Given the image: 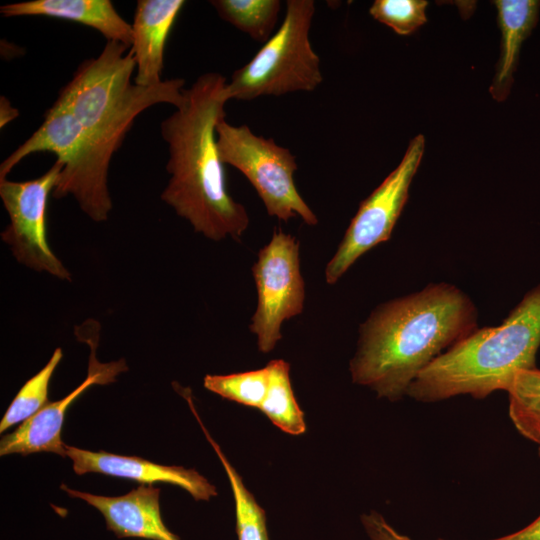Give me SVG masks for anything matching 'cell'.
<instances>
[{
    "label": "cell",
    "instance_id": "cell-1",
    "mask_svg": "<svg viewBox=\"0 0 540 540\" xmlns=\"http://www.w3.org/2000/svg\"><path fill=\"white\" fill-rule=\"evenodd\" d=\"M477 328L475 304L450 283L383 302L359 326L352 381L398 401L429 364Z\"/></svg>",
    "mask_w": 540,
    "mask_h": 540
},
{
    "label": "cell",
    "instance_id": "cell-2",
    "mask_svg": "<svg viewBox=\"0 0 540 540\" xmlns=\"http://www.w3.org/2000/svg\"><path fill=\"white\" fill-rule=\"evenodd\" d=\"M227 79L215 72L200 75L184 89L183 101L161 123L168 144L170 175L161 199L198 233L220 241L239 240L249 226L246 208L227 191L216 126L225 118Z\"/></svg>",
    "mask_w": 540,
    "mask_h": 540
},
{
    "label": "cell",
    "instance_id": "cell-3",
    "mask_svg": "<svg viewBox=\"0 0 540 540\" xmlns=\"http://www.w3.org/2000/svg\"><path fill=\"white\" fill-rule=\"evenodd\" d=\"M540 347V285L498 326L477 328L429 364L406 396L434 403L460 395L484 399L508 391L516 375L536 367Z\"/></svg>",
    "mask_w": 540,
    "mask_h": 540
},
{
    "label": "cell",
    "instance_id": "cell-4",
    "mask_svg": "<svg viewBox=\"0 0 540 540\" xmlns=\"http://www.w3.org/2000/svg\"><path fill=\"white\" fill-rule=\"evenodd\" d=\"M134 70L130 48L107 41L97 57L78 66L56 99L72 112L109 160L141 112L160 103L177 108L183 101V79L143 87L132 82Z\"/></svg>",
    "mask_w": 540,
    "mask_h": 540
},
{
    "label": "cell",
    "instance_id": "cell-5",
    "mask_svg": "<svg viewBox=\"0 0 540 540\" xmlns=\"http://www.w3.org/2000/svg\"><path fill=\"white\" fill-rule=\"evenodd\" d=\"M52 152L63 163L52 196L71 195L93 221L109 217L112 200L108 189L110 161L95 145L72 112L59 101L46 111L38 129L0 165V180L25 157L35 152Z\"/></svg>",
    "mask_w": 540,
    "mask_h": 540
},
{
    "label": "cell",
    "instance_id": "cell-6",
    "mask_svg": "<svg viewBox=\"0 0 540 540\" xmlns=\"http://www.w3.org/2000/svg\"><path fill=\"white\" fill-rule=\"evenodd\" d=\"M314 14L313 0H287L277 31L227 82L228 99L250 101L314 91L323 81L320 58L309 38Z\"/></svg>",
    "mask_w": 540,
    "mask_h": 540
},
{
    "label": "cell",
    "instance_id": "cell-7",
    "mask_svg": "<svg viewBox=\"0 0 540 540\" xmlns=\"http://www.w3.org/2000/svg\"><path fill=\"white\" fill-rule=\"evenodd\" d=\"M216 142L222 163L248 179L269 216L284 222L300 217L307 225L318 223L297 190L294 174L298 165L289 149L256 135L246 124L235 126L225 118L216 126Z\"/></svg>",
    "mask_w": 540,
    "mask_h": 540
},
{
    "label": "cell",
    "instance_id": "cell-8",
    "mask_svg": "<svg viewBox=\"0 0 540 540\" xmlns=\"http://www.w3.org/2000/svg\"><path fill=\"white\" fill-rule=\"evenodd\" d=\"M424 146L422 134L413 138L397 167L360 203L335 254L325 267L327 284L337 283L364 253L390 239L408 200Z\"/></svg>",
    "mask_w": 540,
    "mask_h": 540
},
{
    "label": "cell",
    "instance_id": "cell-9",
    "mask_svg": "<svg viewBox=\"0 0 540 540\" xmlns=\"http://www.w3.org/2000/svg\"><path fill=\"white\" fill-rule=\"evenodd\" d=\"M257 289V308L250 330L257 336L259 351L271 352L281 340L284 321L302 313L305 284L300 270L299 242L281 230L260 249L252 266Z\"/></svg>",
    "mask_w": 540,
    "mask_h": 540
},
{
    "label": "cell",
    "instance_id": "cell-10",
    "mask_svg": "<svg viewBox=\"0 0 540 540\" xmlns=\"http://www.w3.org/2000/svg\"><path fill=\"white\" fill-rule=\"evenodd\" d=\"M63 163L56 162L41 176L26 181L0 180V197L9 216L1 239L16 260L38 272L62 280L71 274L51 250L47 241L48 198L57 184Z\"/></svg>",
    "mask_w": 540,
    "mask_h": 540
},
{
    "label": "cell",
    "instance_id": "cell-11",
    "mask_svg": "<svg viewBox=\"0 0 540 540\" xmlns=\"http://www.w3.org/2000/svg\"><path fill=\"white\" fill-rule=\"evenodd\" d=\"M97 340H90L91 357L87 378L64 398L48 402L37 413L22 422L12 433L6 434L0 441V455L20 454L23 456L52 452L62 457L66 456L65 444L61 432L64 417L69 406L90 386L115 382L116 376L127 370L123 359L116 362L101 364L95 358Z\"/></svg>",
    "mask_w": 540,
    "mask_h": 540
},
{
    "label": "cell",
    "instance_id": "cell-12",
    "mask_svg": "<svg viewBox=\"0 0 540 540\" xmlns=\"http://www.w3.org/2000/svg\"><path fill=\"white\" fill-rule=\"evenodd\" d=\"M66 456L73 462L76 474L100 473L142 484L169 483L177 485L195 500L207 501L217 490L194 469L157 464L136 456H124L105 451H89L65 445Z\"/></svg>",
    "mask_w": 540,
    "mask_h": 540
},
{
    "label": "cell",
    "instance_id": "cell-13",
    "mask_svg": "<svg viewBox=\"0 0 540 540\" xmlns=\"http://www.w3.org/2000/svg\"><path fill=\"white\" fill-rule=\"evenodd\" d=\"M70 497L84 500L104 517L107 529L118 538L180 540L164 524L160 512V489L141 484L125 495L109 497L61 485Z\"/></svg>",
    "mask_w": 540,
    "mask_h": 540
},
{
    "label": "cell",
    "instance_id": "cell-14",
    "mask_svg": "<svg viewBox=\"0 0 540 540\" xmlns=\"http://www.w3.org/2000/svg\"><path fill=\"white\" fill-rule=\"evenodd\" d=\"M184 5L183 0L137 1L130 48L136 63L137 85L151 87L163 81L165 45Z\"/></svg>",
    "mask_w": 540,
    "mask_h": 540
},
{
    "label": "cell",
    "instance_id": "cell-15",
    "mask_svg": "<svg viewBox=\"0 0 540 540\" xmlns=\"http://www.w3.org/2000/svg\"><path fill=\"white\" fill-rule=\"evenodd\" d=\"M4 17L45 16L76 22L100 32L107 41L132 46V26L110 0H31L0 7Z\"/></svg>",
    "mask_w": 540,
    "mask_h": 540
},
{
    "label": "cell",
    "instance_id": "cell-16",
    "mask_svg": "<svg viewBox=\"0 0 540 540\" xmlns=\"http://www.w3.org/2000/svg\"><path fill=\"white\" fill-rule=\"evenodd\" d=\"M494 4L501 31V55L490 91L501 101L509 92L521 45L537 22L540 1L496 0Z\"/></svg>",
    "mask_w": 540,
    "mask_h": 540
},
{
    "label": "cell",
    "instance_id": "cell-17",
    "mask_svg": "<svg viewBox=\"0 0 540 540\" xmlns=\"http://www.w3.org/2000/svg\"><path fill=\"white\" fill-rule=\"evenodd\" d=\"M182 395L187 400L191 411L197 419L208 442L216 452L229 479L235 502L236 533L238 540H269L266 526V513L264 509L257 503L254 496L245 487L239 473L232 466L224 455L221 447L203 425L193 404L190 392L187 389H184Z\"/></svg>",
    "mask_w": 540,
    "mask_h": 540
},
{
    "label": "cell",
    "instance_id": "cell-18",
    "mask_svg": "<svg viewBox=\"0 0 540 540\" xmlns=\"http://www.w3.org/2000/svg\"><path fill=\"white\" fill-rule=\"evenodd\" d=\"M266 367L269 372V384L259 410L282 431L292 435L304 433L306 430L304 413L294 396L289 364L277 359L270 361Z\"/></svg>",
    "mask_w": 540,
    "mask_h": 540
},
{
    "label": "cell",
    "instance_id": "cell-19",
    "mask_svg": "<svg viewBox=\"0 0 540 540\" xmlns=\"http://www.w3.org/2000/svg\"><path fill=\"white\" fill-rule=\"evenodd\" d=\"M210 4L222 20L263 44L274 34L281 10L279 0H212Z\"/></svg>",
    "mask_w": 540,
    "mask_h": 540
},
{
    "label": "cell",
    "instance_id": "cell-20",
    "mask_svg": "<svg viewBox=\"0 0 540 540\" xmlns=\"http://www.w3.org/2000/svg\"><path fill=\"white\" fill-rule=\"evenodd\" d=\"M509 417L524 438L540 448V369L523 370L508 391Z\"/></svg>",
    "mask_w": 540,
    "mask_h": 540
},
{
    "label": "cell",
    "instance_id": "cell-21",
    "mask_svg": "<svg viewBox=\"0 0 540 540\" xmlns=\"http://www.w3.org/2000/svg\"><path fill=\"white\" fill-rule=\"evenodd\" d=\"M62 357V349L56 348L48 363L21 387L0 422V433L24 422L49 402V382Z\"/></svg>",
    "mask_w": 540,
    "mask_h": 540
},
{
    "label": "cell",
    "instance_id": "cell-22",
    "mask_svg": "<svg viewBox=\"0 0 540 540\" xmlns=\"http://www.w3.org/2000/svg\"><path fill=\"white\" fill-rule=\"evenodd\" d=\"M269 372L262 369L228 375H206L204 387L219 396L242 405L260 408L268 389Z\"/></svg>",
    "mask_w": 540,
    "mask_h": 540
},
{
    "label": "cell",
    "instance_id": "cell-23",
    "mask_svg": "<svg viewBox=\"0 0 540 540\" xmlns=\"http://www.w3.org/2000/svg\"><path fill=\"white\" fill-rule=\"evenodd\" d=\"M425 0H375L370 15L399 35H409L423 25L427 18Z\"/></svg>",
    "mask_w": 540,
    "mask_h": 540
},
{
    "label": "cell",
    "instance_id": "cell-24",
    "mask_svg": "<svg viewBox=\"0 0 540 540\" xmlns=\"http://www.w3.org/2000/svg\"><path fill=\"white\" fill-rule=\"evenodd\" d=\"M360 520L370 540H412L410 537L399 533L377 511L362 514ZM437 540L449 539L438 538Z\"/></svg>",
    "mask_w": 540,
    "mask_h": 540
},
{
    "label": "cell",
    "instance_id": "cell-25",
    "mask_svg": "<svg viewBox=\"0 0 540 540\" xmlns=\"http://www.w3.org/2000/svg\"><path fill=\"white\" fill-rule=\"evenodd\" d=\"M489 540H540V515L516 532Z\"/></svg>",
    "mask_w": 540,
    "mask_h": 540
},
{
    "label": "cell",
    "instance_id": "cell-26",
    "mask_svg": "<svg viewBox=\"0 0 540 540\" xmlns=\"http://www.w3.org/2000/svg\"><path fill=\"white\" fill-rule=\"evenodd\" d=\"M18 114V110L12 106L11 102L6 97L1 96L0 127H5L9 122L18 117Z\"/></svg>",
    "mask_w": 540,
    "mask_h": 540
},
{
    "label": "cell",
    "instance_id": "cell-27",
    "mask_svg": "<svg viewBox=\"0 0 540 540\" xmlns=\"http://www.w3.org/2000/svg\"><path fill=\"white\" fill-rule=\"evenodd\" d=\"M538 454H539V456H540V448H538Z\"/></svg>",
    "mask_w": 540,
    "mask_h": 540
}]
</instances>
